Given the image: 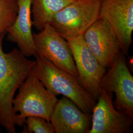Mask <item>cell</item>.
<instances>
[{"label": "cell", "mask_w": 133, "mask_h": 133, "mask_svg": "<svg viewBox=\"0 0 133 133\" xmlns=\"http://www.w3.org/2000/svg\"><path fill=\"white\" fill-rule=\"evenodd\" d=\"M6 32L0 33V124L7 132H16V117L13 100L16 91L23 83L36 64L18 48L5 53L3 42Z\"/></svg>", "instance_id": "cell-1"}, {"label": "cell", "mask_w": 133, "mask_h": 133, "mask_svg": "<svg viewBox=\"0 0 133 133\" xmlns=\"http://www.w3.org/2000/svg\"><path fill=\"white\" fill-rule=\"evenodd\" d=\"M31 73L36 76L50 93L70 99L83 111L92 114L96 101L81 85L76 77L58 68L42 55L36 56Z\"/></svg>", "instance_id": "cell-2"}, {"label": "cell", "mask_w": 133, "mask_h": 133, "mask_svg": "<svg viewBox=\"0 0 133 133\" xmlns=\"http://www.w3.org/2000/svg\"><path fill=\"white\" fill-rule=\"evenodd\" d=\"M13 100L16 125L22 127L29 116L41 117L50 121L58 102L56 96L50 93L42 82L31 72L19 88Z\"/></svg>", "instance_id": "cell-3"}, {"label": "cell", "mask_w": 133, "mask_h": 133, "mask_svg": "<svg viewBox=\"0 0 133 133\" xmlns=\"http://www.w3.org/2000/svg\"><path fill=\"white\" fill-rule=\"evenodd\" d=\"M102 0H75L55 14L50 25L64 38L83 35L100 18Z\"/></svg>", "instance_id": "cell-4"}, {"label": "cell", "mask_w": 133, "mask_h": 133, "mask_svg": "<svg viewBox=\"0 0 133 133\" xmlns=\"http://www.w3.org/2000/svg\"><path fill=\"white\" fill-rule=\"evenodd\" d=\"M71 48L78 73V81L96 101L101 81L106 72L86 43L83 35L65 38Z\"/></svg>", "instance_id": "cell-5"}, {"label": "cell", "mask_w": 133, "mask_h": 133, "mask_svg": "<svg viewBox=\"0 0 133 133\" xmlns=\"http://www.w3.org/2000/svg\"><path fill=\"white\" fill-rule=\"evenodd\" d=\"M100 85L101 88L115 93V109L133 118V77L122 52L105 72Z\"/></svg>", "instance_id": "cell-6"}, {"label": "cell", "mask_w": 133, "mask_h": 133, "mask_svg": "<svg viewBox=\"0 0 133 133\" xmlns=\"http://www.w3.org/2000/svg\"><path fill=\"white\" fill-rule=\"evenodd\" d=\"M38 54L42 55L62 70L76 77L78 73L71 48L66 40L50 24L38 33H33Z\"/></svg>", "instance_id": "cell-7"}, {"label": "cell", "mask_w": 133, "mask_h": 133, "mask_svg": "<svg viewBox=\"0 0 133 133\" xmlns=\"http://www.w3.org/2000/svg\"><path fill=\"white\" fill-rule=\"evenodd\" d=\"M114 93L101 88L91 114L92 124L88 133H129L133 118L115 109Z\"/></svg>", "instance_id": "cell-8"}, {"label": "cell", "mask_w": 133, "mask_h": 133, "mask_svg": "<svg viewBox=\"0 0 133 133\" xmlns=\"http://www.w3.org/2000/svg\"><path fill=\"white\" fill-rule=\"evenodd\" d=\"M100 17L114 31L122 53L128 55L132 43L133 0H102Z\"/></svg>", "instance_id": "cell-9"}, {"label": "cell", "mask_w": 133, "mask_h": 133, "mask_svg": "<svg viewBox=\"0 0 133 133\" xmlns=\"http://www.w3.org/2000/svg\"><path fill=\"white\" fill-rule=\"evenodd\" d=\"M83 37L98 61L105 69L112 65L121 52L114 31L108 23L101 17L86 31Z\"/></svg>", "instance_id": "cell-10"}, {"label": "cell", "mask_w": 133, "mask_h": 133, "mask_svg": "<svg viewBox=\"0 0 133 133\" xmlns=\"http://www.w3.org/2000/svg\"><path fill=\"white\" fill-rule=\"evenodd\" d=\"M50 121L56 133H88L91 114L81 110L72 101L63 96L58 100Z\"/></svg>", "instance_id": "cell-11"}, {"label": "cell", "mask_w": 133, "mask_h": 133, "mask_svg": "<svg viewBox=\"0 0 133 133\" xmlns=\"http://www.w3.org/2000/svg\"><path fill=\"white\" fill-rule=\"evenodd\" d=\"M18 12L13 24L6 31L7 38L16 43L27 57L38 55L34 42L31 13L32 0H17Z\"/></svg>", "instance_id": "cell-12"}, {"label": "cell", "mask_w": 133, "mask_h": 133, "mask_svg": "<svg viewBox=\"0 0 133 133\" xmlns=\"http://www.w3.org/2000/svg\"><path fill=\"white\" fill-rule=\"evenodd\" d=\"M75 0H32L31 13L34 27L38 31L50 24L58 12Z\"/></svg>", "instance_id": "cell-13"}, {"label": "cell", "mask_w": 133, "mask_h": 133, "mask_svg": "<svg viewBox=\"0 0 133 133\" xmlns=\"http://www.w3.org/2000/svg\"><path fill=\"white\" fill-rule=\"evenodd\" d=\"M17 0H0V33L6 32L16 19Z\"/></svg>", "instance_id": "cell-14"}, {"label": "cell", "mask_w": 133, "mask_h": 133, "mask_svg": "<svg viewBox=\"0 0 133 133\" xmlns=\"http://www.w3.org/2000/svg\"><path fill=\"white\" fill-rule=\"evenodd\" d=\"M23 126V133H55L52 123L41 117L29 116L26 118Z\"/></svg>", "instance_id": "cell-15"}, {"label": "cell", "mask_w": 133, "mask_h": 133, "mask_svg": "<svg viewBox=\"0 0 133 133\" xmlns=\"http://www.w3.org/2000/svg\"><path fill=\"white\" fill-rule=\"evenodd\" d=\"M1 132V125L0 124V133Z\"/></svg>", "instance_id": "cell-16"}]
</instances>
